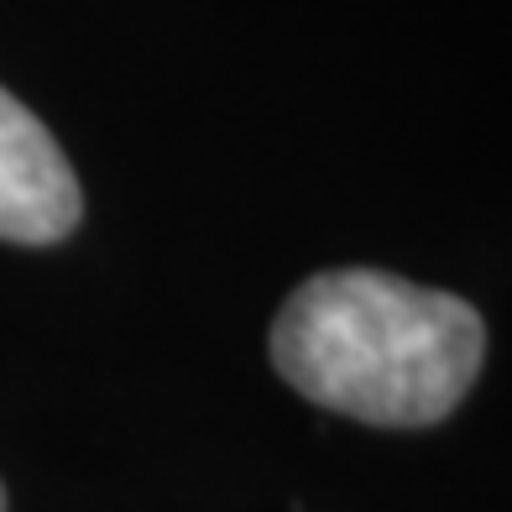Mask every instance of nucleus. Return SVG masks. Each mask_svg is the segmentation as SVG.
I'll return each mask as SVG.
<instances>
[{"label":"nucleus","mask_w":512,"mask_h":512,"mask_svg":"<svg viewBox=\"0 0 512 512\" xmlns=\"http://www.w3.org/2000/svg\"><path fill=\"white\" fill-rule=\"evenodd\" d=\"M0 512H6V492H0Z\"/></svg>","instance_id":"3"},{"label":"nucleus","mask_w":512,"mask_h":512,"mask_svg":"<svg viewBox=\"0 0 512 512\" xmlns=\"http://www.w3.org/2000/svg\"><path fill=\"white\" fill-rule=\"evenodd\" d=\"M84 215L79 178L53 131L0 89V241L53 246Z\"/></svg>","instance_id":"2"},{"label":"nucleus","mask_w":512,"mask_h":512,"mask_svg":"<svg viewBox=\"0 0 512 512\" xmlns=\"http://www.w3.org/2000/svg\"><path fill=\"white\" fill-rule=\"evenodd\" d=\"M486 356V324L455 293L340 267L293 288L272 361L293 392L382 429H424L460 408Z\"/></svg>","instance_id":"1"}]
</instances>
